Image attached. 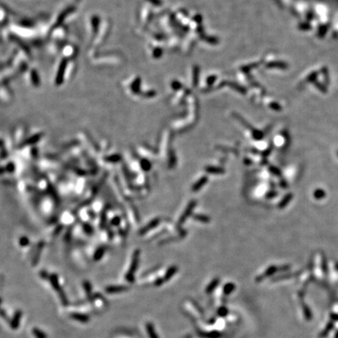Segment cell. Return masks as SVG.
Listing matches in <instances>:
<instances>
[{"mask_svg": "<svg viewBox=\"0 0 338 338\" xmlns=\"http://www.w3.org/2000/svg\"><path fill=\"white\" fill-rule=\"evenodd\" d=\"M21 317V312L20 311H17L14 317V319L11 323V327L13 329H17L18 327V325L20 323V319Z\"/></svg>", "mask_w": 338, "mask_h": 338, "instance_id": "obj_1", "label": "cell"}, {"mask_svg": "<svg viewBox=\"0 0 338 338\" xmlns=\"http://www.w3.org/2000/svg\"><path fill=\"white\" fill-rule=\"evenodd\" d=\"M71 317L74 319L78 320V321L82 322V323H86V322L89 321V317L85 315H82V314H73V315H71Z\"/></svg>", "mask_w": 338, "mask_h": 338, "instance_id": "obj_2", "label": "cell"}, {"mask_svg": "<svg viewBox=\"0 0 338 338\" xmlns=\"http://www.w3.org/2000/svg\"><path fill=\"white\" fill-rule=\"evenodd\" d=\"M33 334L36 338H47L46 334L39 329H33Z\"/></svg>", "mask_w": 338, "mask_h": 338, "instance_id": "obj_3", "label": "cell"}, {"mask_svg": "<svg viewBox=\"0 0 338 338\" xmlns=\"http://www.w3.org/2000/svg\"><path fill=\"white\" fill-rule=\"evenodd\" d=\"M147 333L148 335L150 336V338H158V335H156V333H154V327H153V325L151 324H147Z\"/></svg>", "mask_w": 338, "mask_h": 338, "instance_id": "obj_4", "label": "cell"}, {"mask_svg": "<svg viewBox=\"0 0 338 338\" xmlns=\"http://www.w3.org/2000/svg\"><path fill=\"white\" fill-rule=\"evenodd\" d=\"M124 289H123V288H121V287H112V288H109V289H107V291L112 293V292L121 291V290H124Z\"/></svg>", "mask_w": 338, "mask_h": 338, "instance_id": "obj_5", "label": "cell"}]
</instances>
